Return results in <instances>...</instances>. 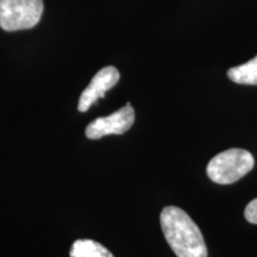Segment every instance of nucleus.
I'll list each match as a JSON object with an SVG mask.
<instances>
[{
	"instance_id": "obj_1",
	"label": "nucleus",
	"mask_w": 257,
	"mask_h": 257,
	"mask_svg": "<svg viewBox=\"0 0 257 257\" xmlns=\"http://www.w3.org/2000/svg\"><path fill=\"white\" fill-rule=\"evenodd\" d=\"M160 223L167 242L178 257H207V246L198 225L181 208L167 206Z\"/></svg>"
},
{
	"instance_id": "obj_2",
	"label": "nucleus",
	"mask_w": 257,
	"mask_h": 257,
	"mask_svg": "<svg viewBox=\"0 0 257 257\" xmlns=\"http://www.w3.org/2000/svg\"><path fill=\"white\" fill-rule=\"evenodd\" d=\"M255 160L248 150L232 148L217 154L208 162L206 172L212 181L219 185H230L250 173Z\"/></svg>"
},
{
	"instance_id": "obj_3",
	"label": "nucleus",
	"mask_w": 257,
	"mask_h": 257,
	"mask_svg": "<svg viewBox=\"0 0 257 257\" xmlns=\"http://www.w3.org/2000/svg\"><path fill=\"white\" fill-rule=\"evenodd\" d=\"M43 9V0H0V28L5 31L34 28Z\"/></svg>"
},
{
	"instance_id": "obj_4",
	"label": "nucleus",
	"mask_w": 257,
	"mask_h": 257,
	"mask_svg": "<svg viewBox=\"0 0 257 257\" xmlns=\"http://www.w3.org/2000/svg\"><path fill=\"white\" fill-rule=\"evenodd\" d=\"M135 123V110L130 102L107 117L93 120L86 128L89 140H99L107 135H123L130 130Z\"/></svg>"
},
{
	"instance_id": "obj_5",
	"label": "nucleus",
	"mask_w": 257,
	"mask_h": 257,
	"mask_svg": "<svg viewBox=\"0 0 257 257\" xmlns=\"http://www.w3.org/2000/svg\"><path fill=\"white\" fill-rule=\"evenodd\" d=\"M119 78V72L114 67L108 66L101 68L93 76L92 81L80 95L78 110L80 112L88 111L93 104H95L99 99L104 98L106 92L117 85Z\"/></svg>"
},
{
	"instance_id": "obj_6",
	"label": "nucleus",
	"mask_w": 257,
	"mask_h": 257,
	"mask_svg": "<svg viewBox=\"0 0 257 257\" xmlns=\"http://www.w3.org/2000/svg\"><path fill=\"white\" fill-rule=\"evenodd\" d=\"M70 257H114L100 243L92 239H78L73 243Z\"/></svg>"
},
{
	"instance_id": "obj_7",
	"label": "nucleus",
	"mask_w": 257,
	"mask_h": 257,
	"mask_svg": "<svg viewBox=\"0 0 257 257\" xmlns=\"http://www.w3.org/2000/svg\"><path fill=\"white\" fill-rule=\"evenodd\" d=\"M227 76L231 81L239 85H257V56L249 62L230 68Z\"/></svg>"
},
{
	"instance_id": "obj_8",
	"label": "nucleus",
	"mask_w": 257,
	"mask_h": 257,
	"mask_svg": "<svg viewBox=\"0 0 257 257\" xmlns=\"http://www.w3.org/2000/svg\"><path fill=\"white\" fill-rule=\"evenodd\" d=\"M244 217L251 224H257V198L248 204L244 211Z\"/></svg>"
}]
</instances>
